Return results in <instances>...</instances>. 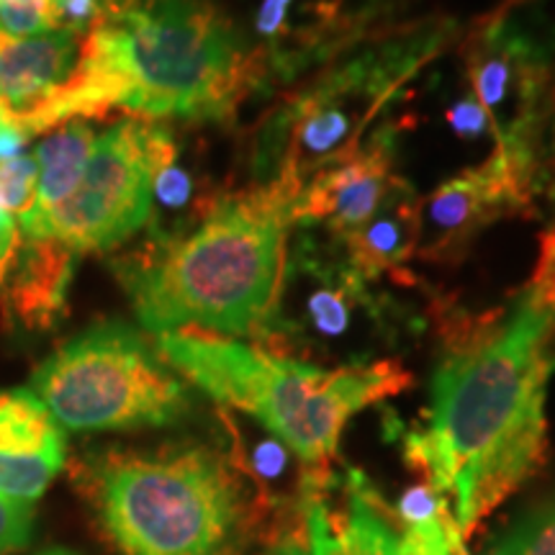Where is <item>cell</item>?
<instances>
[{
  "label": "cell",
  "instance_id": "obj_28",
  "mask_svg": "<svg viewBox=\"0 0 555 555\" xmlns=\"http://www.w3.org/2000/svg\"><path fill=\"white\" fill-rule=\"evenodd\" d=\"M39 555H78V553L67 551V547H47V551L39 553Z\"/></svg>",
  "mask_w": 555,
  "mask_h": 555
},
{
  "label": "cell",
  "instance_id": "obj_26",
  "mask_svg": "<svg viewBox=\"0 0 555 555\" xmlns=\"http://www.w3.org/2000/svg\"><path fill=\"white\" fill-rule=\"evenodd\" d=\"M532 283L540 286H555V224L547 229L543 237V247H540V262L535 270Z\"/></svg>",
  "mask_w": 555,
  "mask_h": 555
},
{
  "label": "cell",
  "instance_id": "obj_8",
  "mask_svg": "<svg viewBox=\"0 0 555 555\" xmlns=\"http://www.w3.org/2000/svg\"><path fill=\"white\" fill-rule=\"evenodd\" d=\"M176 163L170 131L127 119L101 131L73 196L47 214L29 240H54L78 258L137 234L155 206V178Z\"/></svg>",
  "mask_w": 555,
  "mask_h": 555
},
{
  "label": "cell",
  "instance_id": "obj_4",
  "mask_svg": "<svg viewBox=\"0 0 555 555\" xmlns=\"http://www.w3.org/2000/svg\"><path fill=\"white\" fill-rule=\"evenodd\" d=\"M73 478L121 555L247 551L253 504L237 468L214 448H106L78 457Z\"/></svg>",
  "mask_w": 555,
  "mask_h": 555
},
{
  "label": "cell",
  "instance_id": "obj_12",
  "mask_svg": "<svg viewBox=\"0 0 555 555\" xmlns=\"http://www.w3.org/2000/svg\"><path fill=\"white\" fill-rule=\"evenodd\" d=\"M327 486L330 476L301 478V517L314 555H401L397 525L360 470L347 474V506L339 517L324 502Z\"/></svg>",
  "mask_w": 555,
  "mask_h": 555
},
{
  "label": "cell",
  "instance_id": "obj_5",
  "mask_svg": "<svg viewBox=\"0 0 555 555\" xmlns=\"http://www.w3.org/2000/svg\"><path fill=\"white\" fill-rule=\"evenodd\" d=\"M157 352L214 401L253 416L304 463V474L330 476L347 422L409 386L393 360L319 367L268 347L198 330L159 332Z\"/></svg>",
  "mask_w": 555,
  "mask_h": 555
},
{
  "label": "cell",
  "instance_id": "obj_22",
  "mask_svg": "<svg viewBox=\"0 0 555 555\" xmlns=\"http://www.w3.org/2000/svg\"><path fill=\"white\" fill-rule=\"evenodd\" d=\"M101 0H52L60 29L86 34L88 26L99 16Z\"/></svg>",
  "mask_w": 555,
  "mask_h": 555
},
{
  "label": "cell",
  "instance_id": "obj_11",
  "mask_svg": "<svg viewBox=\"0 0 555 555\" xmlns=\"http://www.w3.org/2000/svg\"><path fill=\"white\" fill-rule=\"evenodd\" d=\"M65 466V435L31 388L0 391V496L31 504Z\"/></svg>",
  "mask_w": 555,
  "mask_h": 555
},
{
  "label": "cell",
  "instance_id": "obj_10",
  "mask_svg": "<svg viewBox=\"0 0 555 555\" xmlns=\"http://www.w3.org/2000/svg\"><path fill=\"white\" fill-rule=\"evenodd\" d=\"M535 178L538 163L491 152L483 165L450 178L433 193L420 217V237L425 234L429 253L455 249L491 219L530 201Z\"/></svg>",
  "mask_w": 555,
  "mask_h": 555
},
{
  "label": "cell",
  "instance_id": "obj_7",
  "mask_svg": "<svg viewBox=\"0 0 555 555\" xmlns=\"http://www.w3.org/2000/svg\"><path fill=\"white\" fill-rule=\"evenodd\" d=\"M446 31L437 26L391 39L339 65L298 95L262 134V168L291 172L304 185L332 165L358 155V139L397 101L433 57Z\"/></svg>",
  "mask_w": 555,
  "mask_h": 555
},
{
  "label": "cell",
  "instance_id": "obj_25",
  "mask_svg": "<svg viewBox=\"0 0 555 555\" xmlns=\"http://www.w3.org/2000/svg\"><path fill=\"white\" fill-rule=\"evenodd\" d=\"M262 555H314L307 535V527H304V522L288 527V530L281 532V535L275 538V543Z\"/></svg>",
  "mask_w": 555,
  "mask_h": 555
},
{
  "label": "cell",
  "instance_id": "obj_19",
  "mask_svg": "<svg viewBox=\"0 0 555 555\" xmlns=\"http://www.w3.org/2000/svg\"><path fill=\"white\" fill-rule=\"evenodd\" d=\"M37 180L39 170L34 155H18L0 163V206L16 221L34 206Z\"/></svg>",
  "mask_w": 555,
  "mask_h": 555
},
{
  "label": "cell",
  "instance_id": "obj_17",
  "mask_svg": "<svg viewBox=\"0 0 555 555\" xmlns=\"http://www.w3.org/2000/svg\"><path fill=\"white\" fill-rule=\"evenodd\" d=\"M95 139H99V134L86 119H75L62 124L57 131H52L39 144L37 152H34L39 170L37 198H34L29 211L16 221L18 234L34 232L47 219V214H52L62 201L73 196L82 172H86L88 159L93 155Z\"/></svg>",
  "mask_w": 555,
  "mask_h": 555
},
{
  "label": "cell",
  "instance_id": "obj_18",
  "mask_svg": "<svg viewBox=\"0 0 555 555\" xmlns=\"http://www.w3.org/2000/svg\"><path fill=\"white\" fill-rule=\"evenodd\" d=\"M491 555H555V499L517 519L491 545Z\"/></svg>",
  "mask_w": 555,
  "mask_h": 555
},
{
  "label": "cell",
  "instance_id": "obj_13",
  "mask_svg": "<svg viewBox=\"0 0 555 555\" xmlns=\"http://www.w3.org/2000/svg\"><path fill=\"white\" fill-rule=\"evenodd\" d=\"M397 183L399 178L391 172V152L373 144L311 178L296 201V221L327 224L337 237H345L384 206Z\"/></svg>",
  "mask_w": 555,
  "mask_h": 555
},
{
  "label": "cell",
  "instance_id": "obj_3",
  "mask_svg": "<svg viewBox=\"0 0 555 555\" xmlns=\"http://www.w3.org/2000/svg\"><path fill=\"white\" fill-rule=\"evenodd\" d=\"M301 191L296 176L275 172L258 189L219 198L191 232L157 237L111 262L142 327L152 335L198 330L275 343Z\"/></svg>",
  "mask_w": 555,
  "mask_h": 555
},
{
  "label": "cell",
  "instance_id": "obj_9",
  "mask_svg": "<svg viewBox=\"0 0 555 555\" xmlns=\"http://www.w3.org/2000/svg\"><path fill=\"white\" fill-rule=\"evenodd\" d=\"M551 47L540 31L512 18H499L478 37L468 54L474 93L494 137V152L540 163L538 137L543 121V99Z\"/></svg>",
  "mask_w": 555,
  "mask_h": 555
},
{
  "label": "cell",
  "instance_id": "obj_24",
  "mask_svg": "<svg viewBox=\"0 0 555 555\" xmlns=\"http://www.w3.org/2000/svg\"><path fill=\"white\" fill-rule=\"evenodd\" d=\"M448 121L453 124V129L461 137H481L489 134V124H486V116L481 114V108L476 106L470 99L457 101L453 108H450Z\"/></svg>",
  "mask_w": 555,
  "mask_h": 555
},
{
  "label": "cell",
  "instance_id": "obj_14",
  "mask_svg": "<svg viewBox=\"0 0 555 555\" xmlns=\"http://www.w3.org/2000/svg\"><path fill=\"white\" fill-rule=\"evenodd\" d=\"M80 39L82 34L69 29L37 37H11L0 29V103L13 127L69 78Z\"/></svg>",
  "mask_w": 555,
  "mask_h": 555
},
{
  "label": "cell",
  "instance_id": "obj_27",
  "mask_svg": "<svg viewBox=\"0 0 555 555\" xmlns=\"http://www.w3.org/2000/svg\"><path fill=\"white\" fill-rule=\"evenodd\" d=\"M16 242H18L16 219H13L11 214L0 206V275H3L5 266H9L13 249H16Z\"/></svg>",
  "mask_w": 555,
  "mask_h": 555
},
{
  "label": "cell",
  "instance_id": "obj_20",
  "mask_svg": "<svg viewBox=\"0 0 555 555\" xmlns=\"http://www.w3.org/2000/svg\"><path fill=\"white\" fill-rule=\"evenodd\" d=\"M0 29L11 37H37L60 26L52 0H0Z\"/></svg>",
  "mask_w": 555,
  "mask_h": 555
},
{
  "label": "cell",
  "instance_id": "obj_6",
  "mask_svg": "<svg viewBox=\"0 0 555 555\" xmlns=\"http://www.w3.org/2000/svg\"><path fill=\"white\" fill-rule=\"evenodd\" d=\"M31 391L69 433L168 427L191 412L189 380L127 322H101L37 367Z\"/></svg>",
  "mask_w": 555,
  "mask_h": 555
},
{
  "label": "cell",
  "instance_id": "obj_16",
  "mask_svg": "<svg viewBox=\"0 0 555 555\" xmlns=\"http://www.w3.org/2000/svg\"><path fill=\"white\" fill-rule=\"evenodd\" d=\"M420 204L406 183H397L384 206L356 232L345 234V255L367 281L409 260L420 240Z\"/></svg>",
  "mask_w": 555,
  "mask_h": 555
},
{
  "label": "cell",
  "instance_id": "obj_15",
  "mask_svg": "<svg viewBox=\"0 0 555 555\" xmlns=\"http://www.w3.org/2000/svg\"><path fill=\"white\" fill-rule=\"evenodd\" d=\"M75 255L54 240L21 237L0 275V307L24 330H50L67 301Z\"/></svg>",
  "mask_w": 555,
  "mask_h": 555
},
{
  "label": "cell",
  "instance_id": "obj_29",
  "mask_svg": "<svg viewBox=\"0 0 555 555\" xmlns=\"http://www.w3.org/2000/svg\"><path fill=\"white\" fill-rule=\"evenodd\" d=\"M5 124H11L9 119H5V111H3V103H0V127H5Z\"/></svg>",
  "mask_w": 555,
  "mask_h": 555
},
{
  "label": "cell",
  "instance_id": "obj_21",
  "mask_svg": "<svg viewBox=\"0 0 555 555\" xmlns=\"http://www.w3.org/2000/svg\"><path fill=\"white\" fill-rule=\"evenodd\" d=\"M34 535V509L31 504L11 502L0 496V555L24 551Z\"/></svg>",
  "mask_w": 555,
  "mask_h": 555
},
{
  "label": "cell",
  "instance_id": "obj_2",
  "mask_svg": "<svg viewBox=\"0 0 555 555\" xmlns=\"http://www.w3.org/2000/svg\"><path fill=\"white\" fill-rule=\"evenodd\" d=\"M255 75L253 52L211 0H101L69 78L16 127L34 137L111 108L224 119Z\"/></svg>",
  "mask_w": 555,
  "mask_h": 555
},
{
  "label": "cell",
  "instance_id": "obj_1",
  "mask_svg": "<svg viewBox=\"0 0 555 555\" xmlns=\"http://www.w3.org/2000/svg\"><path fill=\"white\" fill-rule=\"evenodd\" d=\"M555 373V291L532 283L496 327L437 367L427 422L404 455L453 496L463 538L530 481L547 453V384Z\"/></svg>",
  "mask_w": 555,
  "mask_h": 555
},
{
  "label": "cell",
  "instance_id": "obj_23",
  "mask_svg": "<svg viewBox=\"0 0 555 555\" xmlns=\"http://www.w3.org/2000/svg\"><path fill=\"white\" fill-rule=\"evenodd\" d=\"M191 198V178L189 172L178 170L176 163L165 168L155 178V201L165 206H183Z\"/></svg>",
  "mask_w": 555,
  "mask_h": 555
}]
</instances>
